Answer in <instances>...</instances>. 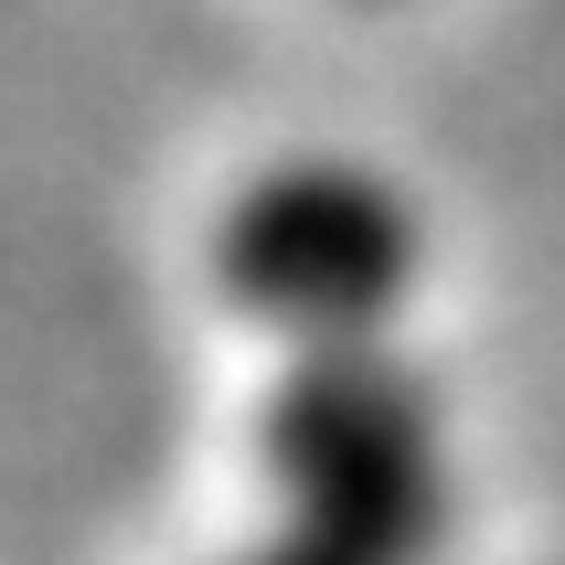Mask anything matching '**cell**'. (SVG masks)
Segmentation results:
<instances>
[{
    "label": "cell",
    "mask_w": 565,
    "mask_h": 565,
    "mask_svg": "<svg viewBox=\"0 0 565 565\" xmlns=\"http://www.w3.org/2000/svg\"><path fill=\"white\" fill-rule=\"evenodd\" d=\"M267 480L288 523L363 544L384 565H416L438 544V406L384 342L299 352L267 395Z\"/></svg>",
    "instance_id": "7a4b0ae2"
},
{
    "label": "cell",
    "mask_w": 565,
    "mask_h": 565,
    "mask_svg": "<svg viewBox=\"0 0 565 565\" xmlns=\"http://www.w3.org/2000/svg\"><path fill=\"white\" fill-rule=\"evenodd\" d=\"M427 267V224L384 171L331 150L267 160L235 203L214 214V288L246 320H267L288 352H342L374 342L406 310Z\"/></svg>",
    "instance_id": "6da1fadb"
},
{
    "label": "cell",
    "mask_w": 565,
    "mask_h": 565,
    "mask_svg": "<svg viewBox=\"0 0 565 565\" xmlns=\"http://www.w3.org/2000/svg\"><path fill=\"white\" fill-rule=\"evenodd\" d=\"M235 565H384V555H363V544H342V534H320V523H288V512H278V534L256 544V555H235Z\"/></svg>",
    "instance_id": "3957f363"
}]
</instances>
